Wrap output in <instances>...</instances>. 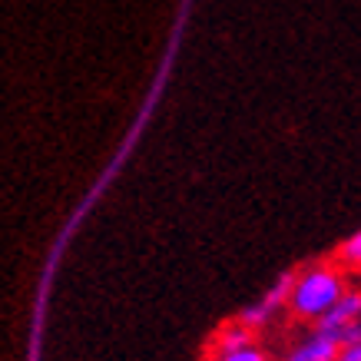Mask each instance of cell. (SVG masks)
Masks as SVG:
<instances>
[{"mask_svg": "<svg viewBox=\"0 0 361 361\" xmlns=\"http://www.w3.org/2000/svg\"><path fill=\"white\" fill-rule=\"evenodd\" d=\"M338 259H341V265H348V269H361V229L341 242Z\"/></svg>", "mask_w": 361, "mask_h": 361, "instance_id": "52a82bcc", "label": "cell"}, {"mask_svg": "<svg viewBox=\"0 0 361 361\" xmlns=\"http://www.w3.org/2000/svg\"><path fill=\"white\" fill-rule=\"evenodd\" d=\"M292 282H295V275H282V279H279V282H275L262 298H255V302H252V305L242 312V315H239L242 325H249L252 331L265 329V325H269V322L275 318V312H279L282 305H288V295H292Z\"/></svg>", "mask_w": 361, "mask_h": 361, "instance_id": "3957f363", "label": "cell"}, {"mask_svg": "<svg viewBox=\"0 0 361 361\" xmlns=\"http://www.w3.org/2000/svg\"><path fill=\"white\" fill-rule=\"evenodd\" d=\"M338 361H361V341H355V345H345V348L338 351Z\"/></svg>", "mask_w": 361, "mask_h": 361, "instance_id": "ba28073f", "label": "cell"}, {"mask_svg": "<svg viewBox=\"0 0 361 361\" xmlns=\"http://www.w3.org/2000/svg\"><path fill=\"white\" fill-rule=\"evenodd\" d=\"M245 345H255V341H252V329H249V325H242V322L226 325V329L219 331V338H216V351L245 348Z\"/></svg>", "mask_w": 361, "mask_h": 361, "instance_id": "5b68a950", "label": "cell"}, {"mask_svg": "<svg viewBox=\"0 0 361 361\" xmlns=\"http://www.w3.org/2000/svg\"><path fill=\"white\" fill-rule=\"evenodd\" d=\"M345 292L348 288H345V279H341L338 269H331V265H312V269L295 275L292 295H288V308H292V315L318 322V318H325L331 308L338 305L341 298H345Z\"/></svg>", "mask_w": 361, "mask_h": 361, "instance_id": "6da1fadb", "label": "cell"}, {"mask_svg": "<svg viewBox=\"0 0 361 361\" xmlns=\"http://www.w3.org/2000/svg\"><path fill=\"white\" fill-rule=\"evenodd\" d=\"M315 331L329 335L331 341H338L341 348L361 341V292H345L338 305L331 308L325 318L315 322Z\"/></svg>", "mask_w": 361, "mask_h": 361, "instance_id": "7a4b0ae2", "label": "cell"}, {"mask_svg": "<svg viewBox=\"0 0 361 361\" xmlns=\"http://www.w3.org/2000/svg\"><path fill=\"white\" fill-rule=\"evenodd\" d=\"M212 361H269V355L259 345H245L232 351H212Z\"/></svg>", "mask_w": 361, "mask_h": 361, "instance_id": "8992f818", "label": "cell"}, {"mask_svg": "<svg viewBox=\"0 0 361 361\" xmlns=\"http://www.w3.org/2000/svg\"><path fill=\"white\" fill-rule=\"evenodd\" d=\"M338 351H341L338 341H331L329 335H322V331H312V335H305L298 345H292V351L285 355V361H338Z\"/></svg>", "mask_w": 361, "mask_h": 361, "instance_id": "277c9868", "label": "cell"}]
</instances>
